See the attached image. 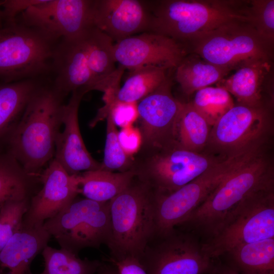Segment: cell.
Returning a JSON list of instances; mask_svg holds the SVG:
<instances>
[{
	"label": "cell",
	"instance_id": "obj_1",
	"mask_svg": "<svg viewBox=\"0 0 274 274\" xmlns=\"http://www.w3.org/2000/svg\"><path fill=\"white\" fill-rule=\"evenodd\" d=\"M63 98L51 83H43L8 135L9 154L31 177L37 176L54 156Z\"/></svg>",
	"mask_w": 274,
	"mask_h": 274
},
{
	"label": "cell",
	"instance_id": "obj_2",
	"mask_svg": "<svg viewBox=\"0 0 274 274\" xmlns=\"http://www.w3.org/2000/svg\"><path fill=\"white\" fill-rule=\"evenodd\" d=\"M271 149L244 157L178 225L209 239L217 233L227 214L245 197L259 189L274 187V162Z\"/></svg>",
	"mask_w": 274,
	"mask_h": 274
},
{
	"label": "cell",
	"instance_id": "obj_3",
	"mask_svg": "<svg viewBox=\"0 0 274 274\" xmlns=\"http://www.w3.org/2000/svg\"><path fill=\"white\" fill-rule=\"evenodd\" d=\"M149 3V32L169 37L185 47L192 40L227 22H249L241 1L164 0Z\"/></svg>",
	"mask_w": 274,
	"mask_h": 274
},
{
	"label": "cell",
	"instance_id": "obj_4",
	"mask_svg": "<svg viewBox=\"0 0 274 274\" xmlns=\"http://www.w3.org/2000/svg\"><path fill=\"white\" fill-rule=\"evenodd\" d=\"M109 204L111 231L106 245L109 260L138 259L155 231L153 193L134 177Z\"/></svg>",
	"mask_w": 274,
	"mask_h": 274
},
{
	"label": "cell",
	"instance_id": "obj_5",
	"mask_svg": "<svg viewBox=\"0 0 274 274\" xmlns=\"http://www.w3.org/2000/svg\"><path fill=\"white\" fill-rule=\"evenodd\" d=\"M272 108L235 104L212 126L204 152L225 160L271 148Z\"/></svg>",
	"mask_w": 274,
	"mask_h": 274
},
{
	"label": "cell",
	"instance_id": "obj_6",
	"mask_svg": "<svg viewBox=\"0 0 274 274\" xmlns=\"http://www.w3.org/2000/svg\"><path fill=\"white\" fill-rule=\"evenodd\" d=\"M223 160L185 149L175 142L161 148H140L130 170L154 195L172 193Z\"/></svg>",
	"mask_w": 274,
	"mask_h": 274
},
{
	"label": "cell",
	"instance_id": "obj_7",
	"mask_svg": "<svg viewBox=\"0 0 274 274\" xmlns=\"http://www.w3.org/2000/svg\"><path fill=\"white\" fill-rule=\"evenodd\" d=\"M274 237V187L255 191L226 215L217 233L202 243L214 259L244 244Z\"/></svg>",
	"mask_w": 274,
	"mask_h": 274
},
{
	"label": "cell",
	"instance_id": "obj_8",
	"mask_svg": "<svg viewBox=\"0 0 274 274\" xmlns=\"http://www.w3.org/2000/svg\"><path fill=\"white\" fill-rule=\"evenodd\" d=\"M272 47L249 23L242 20L227 22L185 46L188 53L230 72L250 61L271 60Z\"/></svg>",
	"mask_w": 274,
	"mask_h": 274
},
{
	"label": "cell",
	"instance_id": "obj_9",
	"mask_svg": "<svg viewBox=\"0 0 274 274\" xmlns=\"http://www.w3.org/2000/svg\"><path fill=\"white\" fill-rule=\"evenodd\" d=\"M57 43L17 22L0 28V79L2 82L43 79L50 75Z\"/></svg>",
	"mask_w": 274,
	"mask_h": 274
},
{
	"label": "cell",
	"instance_id": "obj_10",
	"mask_svg": "<svg viewBox=\"0 0 274 274\" xmlns=\"http://www.w3.org/2000/svg\"><path fill=\"white\" fill-rule=\"evenodd\" d=\"M137 259L147 274H213L215 265L195 233L180 226L155 232Z\"/></svg>",
	"mask_w": 274,
	"mask_h": 274
},
{
	"label": "cell",
	"instance_id": "obj_11",
	"mask_svg": "<svg viewBox=\"0 0 274 274\" xmlns=\"http://www.w3.org/2000/svg\"><path fill=\"white\" fill-rule=\"evenodd\" d=\"M109 201L77 197L44 227L61 248L78 254L87 248L107 245L110 235Z\"/></svg>",
	"mask_w": 274,
	"mask_h": 274
},
{
	"label": "cell",
	"instance_id": "obj_12",
	"mask_svg": "<svg viewBox=\"0 0 274 274\" xmlns=\"http://www.w3.org/2000/svg\"><path fill=\"white\" fill-rule=\"evenodd\" d=\"M93 0H45L22 12L16 22L40 32L52 41L80 38L94 26Z\"/></svg>",
	"mask_w": 274,
	"mask_h": 274
},
{
	"label": "cell",
	"instance_id": "obj_13",
	"mask_svg": "<svg viewBox=\"0 0 274 274\" xmlns=\"http://www.w3.org/2000/svg\"><path fill=\"white\" fill-rule=\"evenodd\" d=\"M245 156L220 161L172 193L154 194L155 232L168 230L182 223Z\"/></svg>",
	"mask_w": 274,
	"mask_h": 274
},
{
	"label": "cell",
	"instance_id": "obj_14",
	"mask_svg": "<svg viewBox=\"0 0 274 274\" xmlns=\"http://www.w3.org/2000/svg\"><path fill=\"white\" fill-rule=\"evenodd\" d=\"M172 83L168 76L157 89L137 102L141 148H161L176 141L177 123L183 102L174 96Z\"/></svg>",
	"mask_w": 274,
	"mask_h": 274
},
{
	"label": "cell",
	"instance_id": "obj_15",
	"mask_svg": "<svg viewBox=\"0 0 274 274\" xmlns=\"http://www.w3.org/2000/svg\"><path fill=\"white\" fill-rule=\"evenodd\" d=\"M116 63L131 71L147 66L176 68L188 54L185 47L166 36L144 32L114 44Z\"/></svg>",
	"mask_w": 274,
	"mask_h": 274
},
{
	"label": "cell",
	"instance_id": "obj_16",
	"mask_svg": "<svg viewBox=\"0 0 274 274\" xmlns=\"http://www.w3.org/2000/svg\"><path fill=\"white\" fill-rule=\"evenodd\" d=\"M41 181V189L30 199L23 221L25 225H43L80 194L78 174H69L54 158L43 172Z\"/></svg>",
	"mask_w": 274,
	"mask_h": 274
},
{
	"label": "cell",
	"instance_id": "obj_17",
	"mask_svg": "<svg viewBox=\"0 0 274 274\" xmlns=\"http://www.w3.org/2000/svg\"><path fill=\"white\" fill-rule=\"evenodd\" d=\"M92 22L115 43L137 33L149 32V2L138 0H93Z\"/></svg>",
	"mask_w": 274,
	"mask_h": 274
},
{
	"label": "cell",
	"instance_id": "obj_18",
	"mask_svg": "<svg viewBox=\"0 0 274 274\" xmlns=\"http://www.w3.org/2000/svg\"><path fill=\"white\" fill-rule=\"evenodd\" d=\"M85 34L75 39L61 40L55 46L51 84L63 97L75 91L86 93L93 90L94 81L88 62Z\"/></svg>",
	"mask_w": 274,
	"mask_h": 274
},
{
	"label": "cell",
	"instance_id": "obj_19",
	"mask_svg": "<svg viewBox=\"0 0 274 274\" xmlns=\"http://www.w3.org/2000/svg\"><path fill=\"white\" fill-rule=\"evenodd\" d=\"M86 93L82 90L72 93L62 112V131L59 130L55 143L54 159L70 175L99 169L100 163L87 150L82 139L78 122V110Z\"/></svg>",
	"mask_w": 274,
	"mask_h": 274
},
{
	"label": "cell",
	"instance_id": "obj_20",
	"mask_svg": "<svg viewBox=\"0 0 274 274\" xmlns=\"http://www.w3.org/2000/svg\"><path fill=\"white\" fill-rule=\"evenodd\" d=\"M51 237L44 224L23 223L0 250V274H30L32 261L48 245Z\"/></svg>",
	"mask_w": 274,
	"mask_h": 274
},
{
	"label": "cell",
	"instance_id": "obj_21",
	"mask_svg": "<svg viewBox=\"0 0 274 274\" xmlns=\"http://www.w3.org/2000/svg\"><path fill=\"white\" fill-rule=\"evenodd\" d=\"M271 60H258L241 65L231 76L226 77L217 86L227 90L238 104L250 107H272L265 96L266 79L271 68ZM273 96V95L268 93Z\"/></svg>",
	"mask_w": 274,
	"mask_h": 274
},
{
	"label": "cell",
	"instance_id": "obj_22",
	"mask_svg": "<svg viewBox=\"0 0 274 274\" xmlns=\"http://www.w3.org/2000/svg\"><path fill=\"white\" fill-rule=\"evenodd\" d=\"M85 41L88 65L94 81L93 90L104 93L116 90L125 70L116 66L114 42L94 26L86 33Z\"/></svg>",
	"mask_w": 274,
	"mask_h": 274
},
{
	"label": "cell",
	"instance_id": "obj_23",
	"mask_svg": "<svg viewBox=\"0 0 274 274\" xmlns=\"http://www.w3.org/2000/svg\"><path fill=\"white\" fill-rule=\"evenodd\" d=\"M43 79L0 83V139L9 135Z\"/></svg>",
	"mask_w": 274,
	"mask_h": 274
},
{
	"label": "cell",
	"instance_id": "obj_24",
	"mask_svg": "<svg viewBox=\"0 0 274 274\" xmlns=\"http://www.w3.org/2000/svg\"><path fill=\"white\" fill-rule=\"evenodd\" d=\"M223 256L239 273L274 274V237L236 246Z\"/></svg>",
	"mask_w": 274,
	"mask_h": 274
},
{
	"label": "cell",
	"instance_id": "obj_25",
	"mask_svg": "<svg viewBox=\"0 0 274 274\" xmlns=\"http://www.w3.org/2000/svg\"><path fill=\"white\" fill-rule=\"evenodd\" d=\"M230 72L227 69L190 53L176 67L175 79L182 92L189 96L201 89L218 83Z\"/></svg>",
	"mask_w": 274,
	"mask_h": 274
},
{
	"label": "cell",
	"instance_id": "obj_26",
	"mask_svg": "<svg viewBox=\"0 0 274 274\" xmlns=\"http://www.w3.org/2000/svg\"><path fill=\"white\" fill-rule=\"evenodd\" d=\"M79 193L98 202L109 201L131 183L135 177L132 170L113 172L100 169L78 174Z\"/></svg>",
	"mask_w": 274,
	"mask_h": 274
},
{
	"label": "cell",
	"instance_id": "obj_27",
	"mask_svg": "<svg viewBox=\"0 0 274 274\" xmlns=\"http://www.w3.org/2000/svg\"><path fill=\"white\" fill-rule=\"evenodd\" d=\"M168 69L147 66L129 71L124 84L114 92L104 94L103 100L138 102L157 89L166 79Z\"/></svg>",
	"mask_w": 274,
	"mask_h": 274
},
{
	"label": "cell",
	"instance_id": "obj_28",
	"mask_svg": "<svg viewBox=\"0 0 274 274\" xmlns=\"http://www.w3.org/2000/svg\"><path fill=\"white\" fill-rule=\"evenodd\" d=\"M211 127L191 101L183 102L177 123L176 141L185 149L203 153L209 141Z\"/></svg>",
	"mask_w": 274,
	"mask_h": 274
},
{
	"label": "cell",
	"instance_id": "obj_29",
	"mask_svg": "<svg viewBox=\"0 0 274 274\" xmlns=\"http://www.w3.org/2000/svg\"><path fill=\"white\" fill-rule=\"evenodd\" d=\"M35 178L28 175L10 154L0 155V209L6 203L30 199Z\"/></svg>",
	"mask_w": 274,
	"mask_h": 274
},
{
	"label": "cell",
	"instance_id": "obj_30",
	"mask_svg": "<svg viewBox=\"0 0 274 274\" xmlns=\"http://www.w3.org/2000/svg\"><path fill=\"white\" fill-rule=\"evenodd\" d=\"M44 274H95L102 262L82 259L78 254L63 248L46 246L42 251Z\"/></svg>",
	"mask_w": 274,
	"mask_h": 274
},
{
	"label": "cell",
	"instance_id": "obj_31",
	"mask_svg": "<svg viewBox=\"0 0 274 274\" xmlns=\"http://www.w3.org/2000/svg\"><path fill=\"white\" fill-rule=\"evenodd\" d=\"M191 102L211 126L235 105L231 95L218 86L197 91Z\"/></svg>",
	"mask_w": 274,
	"mask_h": 274
},
{
	"label": "cell",
	"instance_id": "obj_32",
	"mask_svg": "<svg viewBox=\"0 0 274 274\" xmlns=\"http://www.w3.org/2000/svg\"><path fill=\"white\" fill-rule=\"evenodd\" d=\"M106 139L104 158L99 169L117 172H125L131 169L133 157L127 154L122 148L119 139L118 131L109 115L106 117Z\"/></svg>",
	"mask_w": 274,
	"mask_h": 274
},
{
	"label": "cell",
	"instance_id": "obj_33",
	"mask_svg": "<svg viewBox=\"0 0 274 274\" xmlns=\"http://www.w3.org/2000/svg\"><path fill=\"white\" fill-rule=\"evenodd\" d=\"M243 10L249 24L271 45L274 40V1L243 2Z\"/></svg>",
	"mask_w": 274,
	"mask_h": 274
},
{
	"label": "cell",
	"instance_id": "obj_34",
	"mask_svg": "<svg viewBox=\"0 0 274 274\" xmlns=\"http://www.w3.org/2000/svg\"><path fill=\"white\" fill-rule=\"evenodd\" d=\"M29 200L9 202L0 209V250L21 227Z\"/></svg>",
	"mask_w": 274,
	"mask_h": 274
},
{
	"label": "cell",
	"instance_id": "obj_35",
	"mask_svg": "<svg viewBox=\"0 0 274 274\" xmlns=\"http://www.w3.org/2000/svg\"><path fill=\"white\" fill-rule=\"evenodd\" d=\"M104 106L100 108L96 116L89 125L93 127L108 115L116 126L124 128L132 125L138 119L137 102H128L113 100H104Z\"/></svg>",
	"mask_w": 274,
	"mask_h": 274
},
{
	"label": "cell",
	"instance_id": "obj_36",
	"mask_svg": "<svg viewBox=\"0 0 274 274\" xmlns=\"http://www.w3.org/2000/svg\"><path fill=\"white\" fill-rule=\"evenodd\" d=\"M45 0H6L2 1L4 25L16 22L17 18L30 7L40 4Z\"/></svg>",
	"mask_w": 274,
	"mask_h": 274
},
{
	"label": "cell",
	"instance_id": "obj_37",
	"mask_svg": "<svg viewBox=\"0 0 274 274\" xmlns=\"http://www.w3.org/2000/svg\"><path fill=\"white\" fill-rule=\"evenodd\" d=\"M120 144L128 155L133 157L140 150L142 143L139 128L132 125L122 128L118 133Z\"/></svg>",
	"mask_w": 274,
	"mask_h": 274
},
{
	"label": "cell",
	"instance_id": "obj_38",
	"mask_svg": "<svg viewBox=\"0 0 274 274\" xmlns=\"http://www.w3.org/2000/svg\"><path fill=\"white\" fill-rule=\"evenodd\" d=\"M109 261L117 267L119 274H147L135 258L126 257L118 260Z\"/></svg>",
	"mask_w": 274,
	"mask_h": 274
},
{
	"label": "cell",
	"instance_id": "obj_39",
	"mask_svg": "<svg viewBox=\"0 0 274 274\" xmlns=\"http://www.w3.org/2000/svg\"><path fill=\"white\" fill-rule=\"evenodd\" d=\"M102 263L95 274H119L117 267L112 263Z\"/></svg>",
	"mask_w": 274,
	"mask_h": 274
},
{
	"label": "cell",
	"instance_id": "obj_40",
	"mask_svg": "<svg viewBox=\"0 0 274 274\" xmlns=\"http://www.w3.org/2000/svg\"><path fill=\"white\" fill-rule=\"evenodd\" d=\"M213 274H241L233 270L224 263H215Z\"/></svg>",
	"mask_w": 274,
	"mask_h": 274
},
{
	"label": "cell",
	"instance_id": "obj_41",
	"mask_svg": "<svg viewBox=\"0 0 274 274\" xmlns=\"http://www.w3.org/2000/svg\"><path fill=\"white\" fill-rule=\"evenodd\" d=\"M2 4V1H0V28L3 27L4 25Z\"/></svg>",
	"mask_w": 274,
	"mask_h": 274
},
{
	"label": "cell",
	"instance_id": "obj_42",
	"mask_svg": "<svg viewBox=\"0 0 274 274\" xmlns=\"http://www.w3.org/2000/svg\"><path fill=\"white\" fill-rule=\"evenodd\" d=\"M30 274H31V273ZM40 274H44L43 272H41V273Z\"/></svg>",
	"mask_w": 274,
	"mask_h": 274
}]
</instances>
